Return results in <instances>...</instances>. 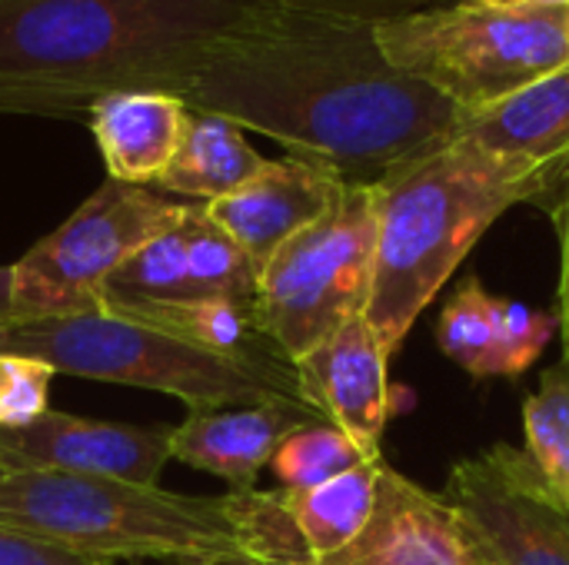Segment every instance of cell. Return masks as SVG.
<instances>
[{
    "mask_svg": "<svg viewBox=\"0 0 569 565\" xmlns=\"http://www.w3.org/2000/svg\"><path fill=\"white\" fill-rule=\"evenodd\" d=\"M187 203H173L147 186L100 183L53 233L10 263V323L63 320L103 310L113 273Z\"/></svg>",
    "mask_w": 569,
    "mask_h": 565,
    "instance_id": "cell-8",
    "label": "cell"
},
{
    "mask_svg": "<svg viewBox=\"0 0 569 565\" xmlns=\"http://www.w3.org/2000/svg\"><path fill=\"white\" fill-rule=\"evenodd\" d=\"M0 565H110L103 559H90L73 553L60 543H50L37 533L13 529L0 523Z\"/></svg>",
    "mask_w": 569,
    "mask_h": 565,
    "instance_id": "cell-25",
    "label": "cell"
},
{
    "mask_svg": "<svg viewBox=\"0 0 569 565\" xmlns=\"http://www.w3.org/2000/svg\"><path fill=\"white\" fill-rule=\"evenodd\" d=\"M457 133L490 153L563 180L569 170V63L500 103L463 113Z\"/></svg>",
    "mask_w": 569,
    "mask_h": 565,
    "instance_id": "cell-18",
    "label": "cell"
},
{
    "mask_svg": "<svg viewBox=\"0 0 569 565\" xmlns=\"http://www.w3.org/2000/svg\"><path fill=\"white\" fill-rule=\"evenodd\" d=\"M323 420L303 400H263L253 406L193 410L173 426L170 460L230 483V493L257 490L277 446L307 423Z\"/></svg>",
    "mask_w": 569,
    "mask_h": 565,
    "instance_id": "cell-16",
    "label": "cell"
},
{
    "mask_svg": "<svg viewBox=\"0 0 569 565\" xmlns=\"http://www.w3.org/2000/svg\"><path fill=\"white\" fill-rule=\"evenodd\" d=\"M383 57L460 113L483 110L569 63L567 10H493L470 0L377 23Z\"/></svg>",
    "mask_w": 569,
    "mask_h": 565,
    "instance_id": "cell-6",
    "label": "cell"
},
{
    "mask_svg": "<svg viewBox=\"0 0 569 565\" xmlns=\"http://www.w3.org/2000/svg\"><path fill=\"white\" fill-rule=\"evenodd\" d=\"M293 7H310V10H330V13H347V17H360V20H393L403 13H417L433 7L430 0H283Z\"/></svg>",
    "mask_w": 569,
    "mask_h": 565,
    "instance_id": "cell-27",
    "label": "cell"
},
{
    "mask_svg": "<svg viewBox=\"0 0 569 565\" xmlns=\"http://www.w3.org/2000/svg\"><path fill=\"white\" fill-rule=\"evenodd\" d=\"M53 376L50 363L0 350V430L33 426L50 410Z\"/></svg>",
    "mask_w": 569,
    "mask_h": 565,
    "instance_id": "cell-24",
    "label": "cell"
},
{
    "mask_svg": "<svg viewBox=\"0 0 569 565\" xmlns=\"http://www.w3.org/2000/svg\"><path fill=\"white\" fill-rule=\"evenodd\" d=\"M383 463L357 466L313 490H277V500L300 539L303 563L310 565L347 549L377 509Z\"/></svg>",
    "mask_w": 569,
    "mask_h": 565,
    "instance_id": "cell-21",
    "label": "cell"
},
{
    "mask_svg": "<svg viewBox=\"0 0 569 565\" xmlns=\"http://www.w3.org/2000/svg\"><path fill=\"white\" fill-rule=\"evenodd\" d=\"M0 350L50 363L57 376L113 383L173 396L193 410L253 406L263 400H300L297 380H277L207 353L180 336L130 316L97 310L63 320L7 323Z\"/></svg>",
    "mask_w": 569,
    "mask_h": 565,
    "instance_id": "cell-5",
    "label": "cell"
},
{
    "mask_svg": "<svg viewBox=\"0 0 569 565\" xmlns=\"http://www.w3.org/2000/svg\"><path fill=\"white\" fill-rule=\"evenodd\" d=\"M310 565H487V559L443 496L383 463L367 529L347 549Z\"/></svg>",
    "mask_w": 569,
    "mask_h": 565,
    "instance_id": "cell-13",
    "label": "cell"
},
{
    "mask_svg": "<svg viewBox=\"0 0 569 565\" xmlns=\"http://www.w3.org/2000/svg\"><path fill=\"white\" fill-rule=\"evenodd\" d=\"M550 220L557 226V240H560V303H557V316H560V336H563V360L569 363V170L563 173L560 186L553 190V196L547 200Z\"/></svg>",
    "mask_w": 569,
    "mask_h": 565,
    "instance_id": "cell-26",
    "label": "cell"
},
{
    "mask_svg": "<svg viewBox=\"0 0 569 565\" xmlns=\"http://www.w3.org/2000/svg\"><path fill=\"white\" fill-rule=\"evenodd\" d=\"M387 366L390 356L367 316H353L297 363L300 400L343 430L367 463H383V430L397 410Z\"/></svg>",
    "mask_w": 569,
    "mask_h": 565,
    "instance_id": "cell-12",
    "label": "cell"
},
{
    "mask_svg": "<svg viewBox=\"0 0 569 565\" xmlns=\"http://www.w3.org/2000/svg\"><path fill=\"white\" fill-rule=\"evenodd\" d=\"M567 37H569V7H567Z\"/></svg>",
    "mask_w": 569,
    "mask_h": 565,
    "instance_id": "cell-32",
    "label": "cell"
},
{
    "mask_svg": "<svg viewBox=\"0 0 569 565\" xmlns=\"http://www.w3.org/2000/svg\"><path fill=\"white\" fill-rule=\"evenodd\" d=\"M257 270L243 250L210 220L203 203H187L180 220L143 243L107 283V306L177 303L227 296L257 303Z\"/></svg>",
    "mask_w": 569,
    "mask_h": 565,
    "instance_id": "cell-10",
    "label": "cell"
},
{
    "mask_svg": "<svg viewBox=\"0 0 569 565\" xmlns=\"http://www.w3.org/2000/svg\"><path fill=\"white\" fill-rule=\"evenodd\" d=\"M247 0H0V113L77 120L110 93L180 97Z\"/></svg>",
    "mask_w": 569,
    "mask_h": 565,
    "instance_id": "cell-2",
    "label": "cell"
},
{
    "mask_svg": "<svg viewBox=\"0 0 569 565\" xmlns=\"http://www.w3.org/2000/svg\"><path fill=\"white\" fill-rule=\"evenodd\" d=\"M7 476V466H3V460H0V480Z\"/></svg>",
    "mask_w": 569,
    "mask_h": 565,
    "instance_id": "cell-31",
    "label": "cell"
},
{
    "mask_svg": "<svg viewBox=\"0 0 569 565\" xmlns=\"http://www.w3.org/2000/svg\"><path fill=\"white\" fill-rule=\"evenodd\" d=\"M440 496L470 526L487 565H569V506L527 450L497 443L460 460Z\"/></svg>",
    "mask_w": 569,
    "mask_h": 565,
    "instance_id": "cell-9",
    "label": "cell"
},
{
    "mask_svg": "<svg viewBox=\"0 0 569 565\" xmlns=\"http://www.w3.org/2000/svg\"><path fill=\"white\" fill-rule=\"evenodd\" d=\"M190 113L180 97L163 90H123L93 103L87 123L103 157L107 180L133 186L157 183L187 137Z\"/></svg>",
    "mask_w": 569,
    "mask_h": 565,
    "instance_id": "cell-17",
    "label": "cell"
},
{
    "mask_svg": "<svg viewBox=\"0 0 569 565\" xmlns=\"http://www.w3.org/2000/svg\"><path fill=\"white\" fill-rule=\"evenodd\" d=\"M10 323V266H0V326Z\"/></svg>",
    "mask_w": 569,
    "mask_h": 565,
    "instance_id": "cell-30",
    "label": "cell"
},
{
    "mask_svg": "<svg viewBox=\"0 0 569 565\" xmlns=\"http://www.w3.org/2000/svg\"><path fill=\"white\" fill-rule=\"evenodd\" d=\"M107 310L157 326L170 336H180L207 353L260 370L267 376L297 380V366L263 333L257 303L203 296V300H177V303H130V306H107Z\"/></svg>",
    "mask_w": 569,
    "mask_h": 565,
    "instance_id": "cell-19",
    "label": "cell"
},
{
    "mask_svg": "<svg viewBox=\"0 0 569 565\" xmlns=\"http://www.w3.org/2000/svg\"><path fill=\"white\" fill-rule=\"evenodd\" d=\"M263 167L267 157L250 147L237 123L193 110L187 137L157 186L190 203H213L247 186Z\"/></svg>",
    "mask_w": 569,
    "mask_h": 565,
    "instance_id": "cell-20",
    "label": "cell"
},
{
    "mask_svg": "<svg viewBox=\"0 0 569 565\" xmlns=\"http://www.w3.org/2000/svg\"><path fill=\"white\" fill-rule=\"evenodd\" d=\"M0 523L103 563L243 553L230 493L183 496L103 476L10 470Z\"/></svg>",
    "mask_w": 569,
    "mask_h": 565,
    "instance_id": "cell-4",
    "label": "cell"
},
{
    "mask_svg": "<svg viewBox=\"0 0 569 565\" xmlns=\"http://www.w3.org/2000/svg\"><path fill=\"white\" fill-rule=\"evenodd\" d=\"M357 466H367V456L343 430L327 420L290 433L270 460V473L280 483L277 490H313Z\"/></svg>",
    "mask_w": 569,
    "mask_h": 565,
    "instance_id": "cell-23",
    "label": "cell"
},
{
    "mask_svg": "<svg viewBox=\"0 0 569 565\" xmlns=\"http://www.w3.org/2000/svg\"><path fill=\"white\" fill-rule=\"evenodd\" d=\"M367 323L393 356L477 240L517 203H547L557 176L453 137L380 176Z\"/></svg>",
    "mask_w": 569,
    "mask_h": 565,
    "instance_id": "cell-3",
    "label": "cell"
},
{
    "mask_svg": "<svg viewBox=\"0 0 569 565\" xmlns=\"http://www.w3.org/2000/svg\"><path fill=\"white\" fill-rule=\"evenodd\" d=\"M527 456L569 506V363H553L523 403Z\"/></svg>",
    "mask_w": 569,
    "mask_h": 565,
    "instance_id": "cell-22",
    "label": "cell"
},
{
    "mask_svg": "<svg viewBox=\"0 0 569 565\" xmlns=\"http://www.w3.org/2000/svg\"><path fill=\"white\" fill-rule=\"evenodd\" d=\"M180 100L350 183H377L453 140L463 117L383 57L373 20L283 0H247L223 20Z\"/></svg>",
    "mask_w": 569,
    "mask_h": 565,
    "instance_id": "cell-1",
    "label": "cell"
},
{
    "mask_svg": "<svg viewBox=\"0 0 569 565\" xmlns=\"http://www.w3.org/2000/svg\"><path fill=\"white\" fill-rule=\"evenodd\" d=\"M157 565H263L247 553H223V556H183V559H160Z\"/></svg>",
    "mask_w": 569,
    "mask_h": 565,
    "instance_id": "cell-29",
    "label": "cell"
},
{
    "mask_svg": "<svg viewBox=\"0 0 569 565\" xmlns=\"http://www.w3.org/2000/svg\"><path fill=\"white\" fill-rule=\"evenodd\" d=\"M477 7H493V10H567L569 0H470Z\"/></svg>",
    "mask_w": 569,
    "mask_h": 565,
    "instance_id": "cell-28",
    "label": "cell"
},
{
    "mask_svg": "<svg viewBox=\"0 0 569 565\" xmlns=\"http://www.w3.org/2000/svg\"><path fill=\"white\" fill-rule=\"evenodd\" d=\"M557 330V310L493 296L480 276H463L440 310L437 343L473 380H517L543 356Z\"/></svg>",
    "mask_w": 569,
    "mask_h": 565,
    "instance_id": "cell-15",
    "label": "cell"
},
{
    "mask_svg": "<svg viewBox=\"0 0 569 565\" xmlns=\"http://www.w3.org/2000/svg\"><path fill=\"white\" fill-rule=\"evenodd\" d=\"M377 203L370 183H347L337 206L287 240L257 280L263 333L297 366L353 316L373 290Z\"/></svg>",
    "mask_w": 569,
    "mask_h": 565,
    "instance_id": "cell-7",
    "label": "cell"
},
{
    "mask_svg": "<svg viewBox=\"0 0 569 565\" xmlns=\"http://www.w3.org/2000/svg\"><path fill=\"white\" fill-rule=\"evenodd\" d=\"M173 426H133L47 410L33 426L0 430V460L10 470H47L157 486L170 463Z\"/></svg>",
    "mask_w": 569,
    "mask_h": 565,
    "instance_id": "cell-11",
    "label": "cell"
},
{
    "mask_svg": "<svg viewBox=\"0 0 569 565\" xmlns=\"http://www.w3.org/2000/svg\"><path fill=\"white\" fill-rule=\"evenodd\" d=\"M350 180L300 157L267 160V167L237 193L203 203L210 220L243 250L257 276L273 253L300 230L327 216Z\"/></svg>",
    "mask_w": 569,
    "mask_h": 565,
    "instance_id": "cell-14",
    "label": "cell"
}]
</instances>
